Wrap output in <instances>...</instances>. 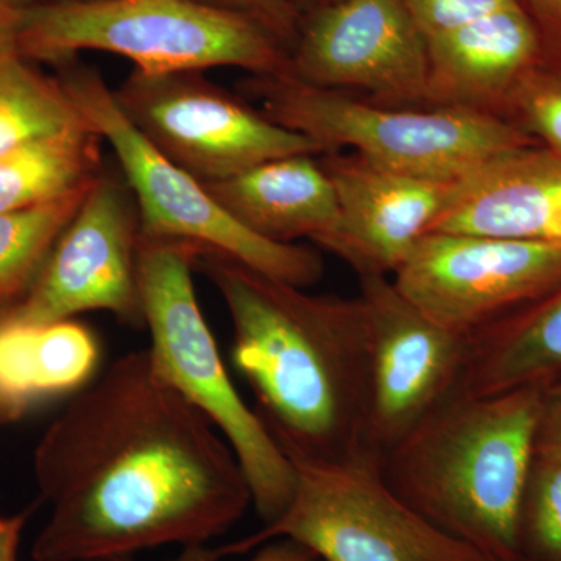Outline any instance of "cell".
I'll return each instance as SVG.
<instances>
[{
	"instance_id": "1",
	"label": "cell",
	"mask_w": 561,
	"mask_h": 561,
	"mask_svg": "<svg viewBox=\"0 0 561 561\" xmlns=\"http://www.w3.org/2000/svg\"><path fill=\"white\" fill-rule=\"evenodd\" d=\"M33 468L50 518L35 561H110L206 545L253 505L238 457L205 413L131 351L44 432Z\"/></svg>"
},
{
	"instance_id": "2",
	"label": "cell",
	"mask_w": 561,
	"mask_h": 561,
	"mask_svg": "<svg viewBox=\"0 0 561 561\" xmlns=\"http://www.w3.org/2000/svg\"><path fill=\"white\" fill-rule=\"evenodd\" d=\"M194 267L227 305L232 362L287 459L365 453L368 323L359 295L309 294L202 247Z\"/></svg>"
},
{
	"instance_id": "3",
	"label": "cell",
	"mask_w": 561,
	"mask_h": 561,
	"mask_svg": "<svg viewBox=\"0 0 561 561\" xmlns=\"http://www.w3.org/2000/svg\"><path fill=\"white\" fill-rule=\"evenodd\" d=\"M546 390H457L379 461L387 485L437 529L497 561L515 559Z\"/></svg>"
},
{
	"instance_id": "4",
	"label": "cell",
	"mask_w": 561,
	"mask_h": 561,
	"mask_svg": "<svg viewBox=\"0 0 561 561\" xmlns=\"http://www.w3.org/2000/svg\"><path fill=\"white\" fill-rule=\"evenodd\" d=\"M190 242L140 238L136 273L154 368L205 413L231 446L249 482L262 524L289 507L297 486L294 465L273 440L256 411L236 390L195 295Z\"/></svg>"
},
{
	"instance_id": "5",
	"label": "cell",
	"mask_w": 561,
	"mask_h": 561,
	"mask_svg": "<svg viewBox=\"0 0 561 561\" xmlns=\"http://www.w3.org/2000/svg\"><path fill=\"white\" fill-rule=\"evenodd\" d=\"M242 90L261 102L268 119L316 140L327 153L346 147L421 179L453 183L497 154L538 144L489 111L379 105L290 76H251Z\"/></svg>"
},
{
	"instance_id": "6",
	"label": "cell",
	"mask_w": 561,
	"mask_h": 561,
	"mask_svg": "<svg viewBox=\"0 0 561 561\" xmlns=\"http://www.w3.org/2000/svg\"><path fill=\"white\" fill-rule=\"evenodd\" d=\"M18 49L27 60L55 65L99 50L146 72L231 66L256 77L289 76V50L271 32L198 0H35L22 20Z\"/></svg>"
},
{
	"instance_id": "7",
	"label": "cell",
	"mask_w": 561,
	"mask_h": 561,
	"mask_svg": "<svg viewBox=\"0 0 561 561\" xmlns=\"http://www.w3.org/2000/svg\"><path fill=\"white\" fill-rule=\"evenodd\" d=\"M73 58L60 62L58 80L92 130L113 147L138 205L140 238L190 242L220 251L301 289L323 278L324 262L319 251L267 241L232 219L205 184L165 160L140 136L122 113L101 72L76 65Z\"/></svg>"
},
{
	"instance_id": "8",
	"label": "cell",
	"mask_w": 561,
	"mask_h": 561,
	"mask_svg": "<svg viewBox=\"0 0 561 561\" xmlns=\"http://www.w3.org/2000/svg\"><path fill=\"white\" fill-rule=\"evenodd\" d=\"M290 463L297 486L287 511L249 537L216 548L219 559L287 538L320 561H497L409 507L368 453Z\"/></svg>"
},
{
	"instance_id": "9",
	"label": "cell",
	"mask_w": 561,
	"mask_h": 561,
	"mask_svg": "<svg viewBox=\"0 0 561 561\" xmlns=\"http://www.w3.org/2000/svg\"><path fill=\"white\" fill-rule=\"evenodd\" d=\"M133 127L165 160L203 184L291 154L327 153L224 90L203 70L135 69L113 90Z\"/></svg>"
},
{
	"instance_id": "10",
	"label": "cell",
	"mask_w": 561,
	"mask_h": 561,
	"mask_svg": "<svg viewBox=\"0 0 561 561\" xmlns=\"http://www.w3.org/2000/svg\"><path fill=\"white\" fill-rule=\"evenodd\" d=\"M139 213L127 181L103 172L62 230L28 290L0 317L13 327H44L79 313H113L142 328L136 273Z\"/></svg>"
},
{
	"instance_id": "11",
	"label": "cell",
	"mask_w": 561,
	"mask_h": 561,
	"mask_svg": "<svg viewBox=\"0 0 561 561\" xmlns=\"http://www.w3.org/2000/svg\"><path fill=\"white\" fill-rule=\"evenodd\" d=\"M357 279L368 323L364 451L381 461L460 389L470 339L431 320L387 275Z\"/></svg>"
},
{
	"instance_id": "12",
	"label": "cell",
	"mask_w": 561,
	"mask_h": 561,
	"mask_svg": "<svg viewBox=\"0 0 561 561\" xmlns=\"http://www.w3.org/2000/svg\"><path fill=\"white\" fill-rule=\"evenodd\" d=\"M393 275L421 312L471 339L560 286L561 247L427 232Z\"/></svg>"
},
{
	"instance_id": "13",
	"label": "cell",
	"mask_w": 561,
	"mask_h": 561,
	"mask_svg": "<svg viewBox=\"0 0 561 561\" xmlns=\"http://www.w3.org/2000/svg\"><path fill=\"white\" fill-rule=\"evenodd\" d=\"M289 76L365 91L379 105L431 106L427 43L404 0H341L306 14Z\"/></svg>"
},
{
	"instance_id": "14",
	"label": "cell",
	"mask_w": 561,
	"mask_h": 561,
	"mask_svg": "<svg viewBox=\"0 0 561 561\" xmlns=\"http://www.w3.org/2000/svg\"><path fill=\"white\" fill-rule=\"evenodd\" d=\"M319 160L341 208V228L321 249L356 276L397 272L440 216L454 183L393 171L356 151H331Z\"/></svg>"
},
{
	"instance_id": "15",
	"label": "cell",
	"mask_w": 561,
	"mask_h": 561,
	"mask_svg": "<svg viewBox=\"0 0 561 561\" xmlns=\"http://www.w3.org/2000/svg\"><path fill=\"white\" fill-rule=\"evenodd\" d=\"M430 232L561 247V154L535 144L483 162L454 181Z\"/></svg>"
},
{
	"instance_id": "16",
	"label": "cell",
	"mask_w": 561,
	"mask_h": 561,
	"mask_svg": "<svg viewBox=\"0 0 561 561\" xmlns=\"http://www.w3.org/2000/svg\"><path fill=\"white\" fill-rule=\"evenodd\" d=\"M431 106H463L501 116L508 92L541 58L522 2L427 41Z\"/></svg>"
},
{
	"instance_id": "17",
	"label": "cell",
	"mask_w": 561,
	"mask_h": 561,
	"mask_svg": "<svg viewBox=\"0 0 561 561\" xmlns=\"http://www.w3.org/2000/svg\"><path fill=\"white\" fill-rule=\"evenodd\" d=\"M317 154L262 162L205 184L221 208L247 230L278 243L311 239L323 247L341 228L337 195Z\"/></svg>"
},
{
	"instance_id": "18",
	"label": "cell",
	"mask_w": 561,
	"mask_h": 561,
	"mask_svg": "<svg viewBox=\"0 0 561 561\" xmlns=\"http://www.w3.org/2000/svg\"><path fill=\"white\" fill-rule=\"evenodd\" d=\"M561 378V284L470 339L460 390L471 397L542 387Z\"/></svg>"
},
{
	"instance_id": "19",
	"label": "cell",
	"mask_w": 561,
	"mask_h": 561,
	"mask_svg": "<svg viewBox=\"0 0 561 561\" xmlns=\"http://www.w3.org/2000/svg\"><path fill=\"white\" fill-rule=\"evenodd\" d=\"M99 359L98 339L76 321L13 327L0 317V394L16 420L36 401L88 386Z\"/></svg>"
},
{
	"instance_id": "20",
	"label": "cell",
	"mask_w": 561,
	"mask_h": 561,
	"mask_svg": "<svg viewBox=\"0 0 561 561\" xmlns=\"http://www.w3.org/2000/svg\"><path fill=\"white\" fill-rule=\"evenodd\" d=\"M103 139L90 125L27 140L0 157V213L35 208L91 186Z\"/></svg>"
},
{
	"instance_id": "21",
	"label": "cell",
	"mask_w": 561,
	"mask_h": 561,
	"mask_svg": "<svg viewBox=\"0 0 561 561\" xmlns=\"http://www.w3.org/2000/svg\"><path fill=\"white\" fill-rule=\"evenodd\" d=\"M28 61L22 55L0 60V157L39 136L88 125L61 81Z\"/></svg>"
},
{
	"instance_id": "22",
	"label": "cell",
	"mask_w": 561,
	"mask_h": 561,
	"mask_svg": "<svg viewBox=\"0 0 561 561\" xmlns=\"http://www.w3.org/2000/svg\"><path fill=\"white\" fill-rule=\"evenodd\" d=\"M91 186L35 208L0 213V308L32 286Z\"/></svg>"
},
{
	"instance_id": "23",
	"label": "cell",
	"mask_w": 561,
	"mask_h": 561,
	"mask_svg": "<svg viewBox=\"0 0 561 561\" xmlns=\"http://www.w3.org/2000/svg\"><path fill=\"white\" fill-rule=\"evenodd\" d=\"M516 559L561 561V461L535 451L516 530Z\"/></svg>"
},
{
	"instance_id": "24",
	"label": "cell",
	"mask_w": 561,
	"mask_h": 561,
	"mask_svg": "<svg viewBox=\"0 0 561 561\" xmlns=\"http://www.w3.org/2000/svg\"><path fill=\"white\" fill-rule=\"evenodd\" d=\"M501 116L561 154V65L531 66L508 92Z\"/></svg>"
},
{
	"instance_id": "25",
	"label": "cell",
	"mask_w": 561,
	"mask_h": 561,
	"mask_svg": "<svg viewBox=\"0 0 561 561\" xmlns=\"http://www.w3.org/2000/svg\"><path fill=\"white\" fill-rule=\"evenodd\" d=\"M516 2L519 0H404L426 43Z\"/></svg>"
},
{
	"instance_id": "26",
	"label": "cell",
	"mask_w": 561,
	"mask_h": 561,
	"mask_svg": "<svg viewBox=\"0 0 561 561\" xmlns=\"http://www.w3.org/2000/svg\"><path fill=\"white\" fill-rule=\"evenodd\" d=\"M198 2L249 18L262 25L265 31L271 32L289 50V54L297 41L300 16L290 0H198Z\"/></svg>"
},
{
	"instance_id": "27",
	"label": "cell",
	"mask_w": 561,
	"mask_h": 561,
	"mask_svg": "<svg viewBox=\"0 0 561 561\" xmlns=\"http://www.w3.org/2000/svg\"><path fill=\"white\" fill-rule=\"evenodd\" d=\"M216 549L206 545L184 546L180 556L172 561H219ZM110 561H135L133 557ZM249 561H320L316 553L301 546L300 542L280 538L261 546Z\"/></svg>"
},
{
	"instance_id": "28",
	"label": "cell",
	"mask_w": 561,
	"mask_h": 561,
	"mask_svg": "<svg viewBox=\"0 0 561 561\" xmlns=\"http://www.w3.org/2000/svg\"><path fill=\"white\" fill-rule=\"evenodd\" d=\"M534 21L542 61L561 65V0H519Z\"/></svg>"
},
{
	"instance_id": "29",
	"label": "cell",
	"mask_w": 561,
	"mask_h": 561,
	"mask_svg": "<svg viewBox=\"0 0 561 561\" xmlns=\"http://www.w3.org/2000/svg\"><path fill=\"white\" fill-rule=\"evenodd\" d=\"M535 451L548 454L561 461V394L546 390Z\"/></svg>"
},
{
	"instance_id": "30",
	"label": "cell",
	"mask_w": 561,
	"mask_h": 561,
	"mask_svg": "<svg viewBox=\"0 0 561 561\" xmlns=\"http://www.w3.org/2000/svg\"><path fill=\"white\" fill-rule=\"evenodd\" d=\"M35 0H0V60L21 55L18 49L22 20Z\"/></svg>"
},
{
	"instance_id": "31",
	"label": "cell",
	"mask_w": 561,
	"mask_h": 561,
	"mask_svg": "<svg viewBox=\"0 0 561 561\" xmlns=\"http://www.w3.org/2000/svg\"><path fill=\"white\" fill-rule=\"evenodd\" d=\"M28 516L31 511L10 516L0 513V561H18V548Z\"/></svg>"
},
{
	"instance_id": "32",
	"label": "cell",
	"mask_w": 561,
	"mask_h": 561,
	"mask_svg": "<svg viewBox=\"0 0 561 561\" xmlns=\"http://www.w3.org/2000/svg\"><path fill=\"white\" fill-rule=\"evenodd\" d=\"M295 11H297L300 20L306 14L313 13V11L330 7L332 3L341 2V0H290Z\"/></svg>"
},
{
	"instance_id": "33",
	"label": "cell",
	"mask_w": 561,
	"mask_h": 561,
	"mask_svg": "<svg viewBox=\"0 0 561 561\" xmlns=\"http://www.w3.org/2000/svg\"><path fill=\"white\" fill-rule=\"evenodd\" d=\"M16 420V416L13 415L9 404H7L5 400H3L2 394H0V423H7V421Z\"/></svg>"
},
{
	"instance_id": "34",
	"label": "cell",
	"mask_w": 561,
	"mask_h": 561,
	"mask_svg": "<svg viewBox=\"0 0 561 561\" xmlns=\"http://www.w3.org/2000/svg\"><path fill=\"white\" fill-rule=\"evenodd\" d=\"M46 2H60V3H99V2H108V0H46Z\"/></svg>"
},
{
	"instance_id": "35",
	"label": "cell",
	"mask_w": 561,
	"mask_h": 561,
	"mask_svg": "<svg viewBox=\"0 0 561 561\" xmlns=\"http://www.w3.org/2000/svg\"><path fill=\"white\" fill-rule=\"evenodd\" d=\"M549 390L553 391V393L561 394V378L559 381L553 382Z\"/></svg>"
},
{
	"instance_id": "36",
	"label": "cell",
	"mask_w": 561,
	"mask_h": 561,
	"mask_svg": "<svg viewBox=\"0 0 561 561\" xmlns=\"http://www.w3.org/2000/svg\"><path fill=\"white\" fill-rule=\"evenodd\" d=\"M511 561H524V560H522V559H516V557H515V559H513V560H511Z\"/></svg>"
}]
</instances>
